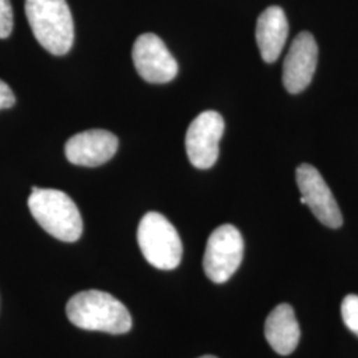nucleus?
Masks as SVG:
<instances>
[{"label": "nucleus", "mask_w": 358, "mask_h": 358, "mask_svg": "<svg viewBox=\"0 0 358 358\" xmlns=\"http://www.w3.org/2000/svg\"><path fill=\"white\" fill-rule=\"evenodd\" d=\"M69 321L81 329L122 334L131 328V316L115 296L101 291H84L66 304Z\"/></svg>", "instance_id": "f257e3e1"}, {"label": "nucleus", "mask_w": 358, "mask_h": 358, "mask_svg": "<svg viewBox=\"0 0 358 358\" xmlns=\"http://www.w3.org/2000/svg\"><path fill=\"white\" fill-rule=\"evenodd\" d=\"M27 19L40 45L55 56L72 48L75 27L65 0H26Z\"/></svg>", "instance_id": "f03ea898"}, {"label": "nucleus", "mask_w": 358, "mask_h": 358, "mask_svg": "<svg viewBox=\"0 0 358 358\" xmlns=\"http://www.w3.org/2000/svg\"><path fill=\"white\" fill-rule=\"evenodd\" d=\"M28 207L35 220L53 238L76 242L83 234V219L76 203L65 192L32 187Z\"/></svg>", "instance_id": "7ed1b4c3"}, {"label": "nucleus", "mask_w": 358, "mask_h": 358, "mask_svg": "<svg viewBox=\"0 0 358 358\" xmlns=\"http://www.w3.org/2000/svg\"><path fill=\"white\" fill-rule=\"evenodd\" d=\"M137 241L143 257L155 268H177L183 247L176 227L159 213H148L142 217Z\"/></svg>", "instance_id": "20e7f679"}, {"label": "nucleus", "mask_w": 358, "mask_h": 358, "mask_svg": "<svg viewBox=\"0 0 358 358\" xmlns=\"http://www.w3.org/2000/svg\"><path fill=\"white\" fill-rule=\"evenodd\" d=\"M242 234L231 224H223L213 231L206 245L203 268L211 282H226L239 268L243 259Z\"/></svg>", "instance_id": "39448f33"}, {"label": "nucleus", "mask_w": 358, "mask_h": 358, "mask_svg": "<svg viewBox=\"0 0 358 358\" xmlns=\"http://www.w3.org/2000/svg\"><path fill=\"white\" fill-rule=\"evenodd\" d=\"M223 131L224 120L217 112L206 110L194 118L185 140L192 166L205 170L215 165Z\"/></svg>", "instance_id": "423d86ee"}, {"label": "nucleus", "mask_w": 358, "mask_h": 358, "mask_svg": "<svg viewBox=\"0 0 358 358\" xmlns=\"http://www.w3.org/2000/svg\"><path fill=\"white\" fill-rule=\"evenodd\" d=\"M138 75L152 84H165L178 75V64L165 43L154 34L138 36L131 50Z\"/></svg>", "instance_id": "0eeeda50"}, {"label": "nucleus", "mask_w": 358, "mask_h": 358, "mask_svg": "<svg viewBox=\"0 0 358 358\" xmlns=\"http://www.w3.org/2000/svg\"><path fill=\"white\" fill-rule=\"evenodd\" d=\"M296 179L300 192L313 215L329 229L343 226V214L337 205L329 186L321 177L316 167L303 164L296 170Z\"/></svg>", "instance_id": "6e6552de"}, {"label": "nucleus", "mask_w": 358, "mask_h": 358, "mask_svg": "<svg viewBox=\"0 0 358 358\" xmlns=\"http://www.w3.org/2000/svg\"><path fill=\"white\" fill-rule=\"evenodd\" d=\"M317 43L312 34L294 38L282 64V84L289 93H300L310 84L317 66Z\"/></svg>", "instance_id": "1a4fd4ad"}, {"label": "nucleus", "mask_w": 358, "mask_h": 358, "mask_svg": "<svg viewBox=\"0 0 358 358\" xmlns=\"http://www.w3.org/2000/svg\"><path fill=\"white\" fill-rule=\"evenodd\" d=\"M118 138L108 130H87L77 133L65 143L66 159L77 166L96 167L113 158Z\"/></svg>", "instance_id": "9d476101"}, {"label": "nucleus", "mask_w": 358, "mask_h": 358, "mask_svg": "<svg viewBox=\"0 0 358 358\" xmlns=\"http://www.w3.org/2000/svg\"><path fill=\"white\" fill-rule=\"evenodd\" d=\"M289 26L280 7L271 6L260 13L256 23V41L266 63H275L282 55Z\"/></svg>", "instance_id": "9b49d317"}, {"label": "nucleus", "mask_w": 358, "mask_h": 358, "mask_svg": "<svg viewBox=\"0 0 358 358\" xmlns=\"http://www.w3.org/2000/svg\"><path fill=\"white\" fill-rule=\"evenodd\" d=\"M264 333L269 345L276 353L282 356L291 355L300 340V328L294 308L289 304H280L275 308L267 317Z\"/></svg>", "instance_id": "f8f14e48"}, {"label": "nucleus", "mask_w": 358, "mask_h": 358, "mask_svg": "<svg viewBox=\"0 0 358 358\" xmlns=\"http://www.w3.org/2000/svg\"><path fill=\"white\" fill-rule=\"evenodd\" d=\"M341 315L346 327L358 336V296L348 294L341 304Z\"/></svg>", "instance_id": "ddd939ff"}, {"label": "nucleus", "mask_w": 358, "mask_h": 358, "mask_svg": "<svg viewBox=\"0 0 358 358\" xmlns=\"http://www.w3.org/2000/svg\"><path fill=\"white\" fill-rule=\"evenodd\" d=\"M13 13L10 0H0V38H8L13 32Z\"/></svg>", "instance_id": "4468645a"}, {"label": "nucleus", "mask_w": 358, "mask_h": 358, "mask_svg": "<svg viewBox=\"0 0 358 358\" xmlns=\"http://www.w3.org/2000/svg\"><path fill=\"white\" fill-rule=\"evenodd\" d=\"M15 94L11 88L0 80V109H8L15 105Z\"/></svg>", "instance_id": "2eb2a0df"}, {"label": "nucleus", "mask_w": 358, "mask_h": 358, "mask_svg": "<svg viewBox=\"0 0 358 358\" xmlns=\"http://www.w3.org/2000/svg\"><path fill=\"white\" fill-rule=\"evenodd\" d=\"M199 358H217L215 356H202V357Z\"/></svg>", "instance_id": "dca6fc26"}]
</instances>
